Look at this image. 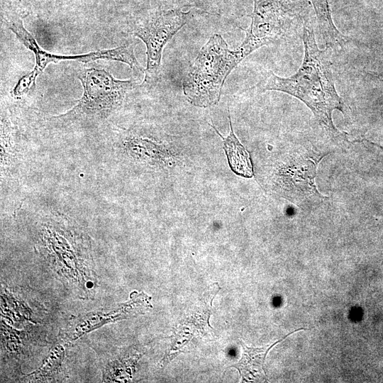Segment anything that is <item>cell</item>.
I'll list each match as a JSON object with an SVG mask.
<instances>
[{"label": "cell", "instance_id": "6da1fadb", "mask_svg": "<svg viewBox=\"0 0 383 383\" xmlns=\"http://www.w3.org/2000/svg\"><path fill=\"white\" fill-rule=\"evenodd\" d=\"M304 57L297 72L289 77H280L266 72L260 82L249 89L260 92L278 91L303 101L314 113L318 123L333 135L338 132L333 125L332 112L343 113L344 104L334 84L327 49L320 50L312 28L304 26Z\"/></svg>", "mask_w": 383, "mask_h": 383}, {"label": "cell", "instance_id": "7a4b0ae2", "mask_svg": "<svg viewBox=\"0 0 383 383\" xmlns=\"http://www.w3.org/2000/svg\"><path fill=\"white\" fill-rule=\"evenodd\" d=\"M243 60L231 50L220 34L213 35L200 49L184 78V94L192 105L206 108L216 105L225 81Z\"/></svg>", "mask_w": 383, "mask_h": 383}, {"label": "cell", "instance_id": "3957f363", "mask_svg": "<svg viewBox=\"0 0 383 383\" xmlns=\"http://www.w3.org/2000/svg\"><path fill=\"white\" fill-rule=\"evenodd\" d=\"M1 19L6 26L16 35L25 47L33 52L35 56V66L30 72L24 75L17 83L13 89L15 96H20L30 91L35 86L37 77L51 62L57 63L66 60L90 62L99 59H106L127 64L137 79L145 74V70L134 54L133 43H126L113 49L93 51L82 55H55L44 50L39 46L33 35L25 28L20 16L11 6L4 7L1 11Z\"/></svg>", "mask_w": 383, "mask_h": 383}, {"label": "cell", "instance_id": "277c9868", "mask_svg": "<svg viewBox=\"0 0 383 383\" xmlns=\"http://www.w3.org/2000/svg\"><path fill=\"white\" fill-rule=\"evenodd\" d=\"M78 78L83 87L82 97L71 109L53 118L70 122L105 119L122 106L127 92L136 85L134 79H117L106 70L94 67L84 69Z\"/></svg>", "mask_w": 383, "mask_h": 383}, {"label": "cell", "instance_id": "5b68a950", "mask_svg": "<svg viewBox=\"0 0 383 383\" xmlns=\"http://www.w3.org/2000/svg\"><path fill=\"white\" fill-rule=\"evenodd\" d=\"M192 18L190 11L172 9L154 13L133 23L131 33L145 43L147 49L144 83L156 82L165 45Z\"/></svg>", "mask_w": 383, "mask_h": 383}, {"label": "cell", "instance_id": "8992f818", "mask_svg": "<svg viewBox=\"0 0 383 383\" xmlns=\"http://www.w3.org/2000/svg\"><path fill=\"white\" fill-rule=\"evenodd\" d=\"M251 23L238 48L244 57L259 48L288 37L294 28V18L280 0H255Z\"/></svg>", "mask_w": 383, "mask_h": 383}, {"label": "cell", "instance_id": "52a82bcc", "mask_svg": "<svg viewBox=\"0 0 383 383\" xmlns=\"http://www.w3.org/2000/svg\"><path fill=\"white\" fill-rule=\"evenodd\" d=\"M304 329H297L274 343L262 348L248 347L240 341L243 349L241 358L231 367L236 368L239 371L244 381L258 382L265 379L266 373L264 370V363L269 350L292 333Z\"/></svg>", "mask_w": 383, "mask_h": 383}, {"label": "cell", "instance_id": "ba28073f", "mask_svg": "<svg viewBox=\"0 0 383 383\" xmlns=\"http://www.w3.org/2000/svg\"><path fill=\"white\" fill-rule=\"evenodd\" d=\"M228 118L230 132L226 138H223L214 126H211L223 140V149L231 170L235 174L243 177H252L253 171L249 153L245 147L240 143L233 132L230 113L228 114Z\"/></svg>", "mask_w": 383, "mask_h": 383}, {"label": "cell", "instance_id": "9c48e42d", "mask_svg": "<svg viewBox=\"0 0 383 383\" xmlns=\"http://www.w3.org/2000/svg\"><path fill=\"white\" fill-rule=\"evenodd\" d=\"M313 7L318 29L327 48L343 47L347 38L335 27L331 16L329 0H309Z\"/></svg>", "mask_w": 383, "mask_h": 383}, {"label": "cell", "instance_id": "30bf717a", "mask_svg": "<svg viewBox=\"0 0 383 383\" xmlns=\"http://www.w3.org/2000/svg\"><path fill=\"white\" fill-rule=\"evenodd\" d=\"M46 1L49 0H14L18 6L28 9L38 7Z\"/></svg>", "mask_w": 383, "mask_h": 383}, {"label": "cell", "instance_id": "8fae6325", "mask_svg": "<svg viewBox=\"0 0 383 383\" xmlns=\"http://www.w3.org/2000/svg\"><path fill=\"white\" fill-rule=\"evenodd\" d=\"M172 1L174 4H186L187 2H190L192 0H170Z\"/></svg>", "mask_w": 383, "mask_h": 383}]
</instances>
